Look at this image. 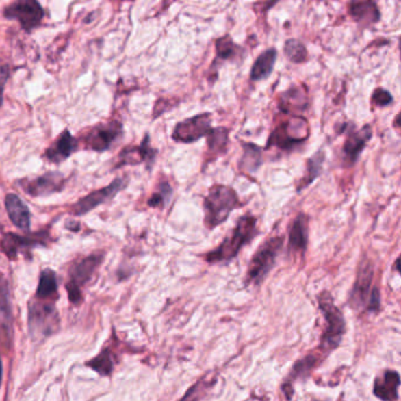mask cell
<instances>
[{
  "mask_svg": "<svg viewBox=\"0 0 401 401\" xmlns=\"http://www.w3.org/2000/svg\"><path fill=\"white\" fill-rule=\"evenodd\" d=\"M11 307L6 285L0 284V341L8 344L11 338Z\"/></svg>",
  "mask_w": 401,
  "mask_h": 401,
  "instance_id": "7402d4cb",
  "label": "cell"
},
{
  "mask_svg": "<svg viewBox=\"0 0 401 401\" xmlns=\"http://www.w3.org/2000/svg\"><path fill=\"white\" fill-rule=\"evenodd\" d=\"M276 55H278L276 50L270 49V50L263 52L257 58L251 70V79L253 81L266 79L268 75H271L274 64H276Z\"/></svg>",
  "mask_w": 401,
  "mask_h": 401,
  "instance_id": "603a6c76",
  "label": "cell"
},
{
  "mask_svg": "<svg viewBox=\"0 0 401 401\" xmlns=\"http://www.w3.org/2000/svg\"><path fill=\"white\" fill-rule=\"evenodd\" d=\"M325 160V153L322 151H319L318 153L312 155L311 158L307 160V171H306L305 176L302 177L300 183L298 184L297 191L304 190L306 186L313 183L314 179H317L318 177L320 176L322 171V164Z\"/></svg>",
  "mask_w": 401,
  "mask_h": 401,
  "instance_id": "d4e9b609",
  "label": "cell"
},
{
  "mask_svg": "<svg viewBox=\"0 0 401 401\" xmlns=\"http://www.w3.org/2000/svg\"><path fill=\"white\" fill-rule=\"evenodd\" d=\"M319 306L327 324L326 331L322 335V347L325 348V351H331L335 346H338L339 341L343 337L345 322L343 314L335 305L330 293L324 292L319 296Z\"/></svg>",
  "mask_w": 401,
  "mask_h": 401,
  "instance_id": "277c9868",
  "label": "cell"
},
{
  "mask_svg": "<svg viewBox=\"0 0 401 401\" xmlns=\"http://www.w3.org/2000/svg\"><path fill=\"white\" fill-rule=\"evenodd\" d=\"M240 205L238 194L233 188L225 185H214L209 188V194L204 200L206 226L209 229L217 227Z\"/></svg>",
  "mask_w": 401,
  "mask_h": 401,
  "instance_id": "7a4b0ae2",
  "label": "cell"
},
{
  "mask_svg": "<svg viewBox=\"0 0 401 401\" xmlns=\"http://www.w3.org/2000/svg\"><path fill=\"white\" fill-rule=\"evenodd\" d=\"M125 186V181L124 180L116 179L113 183L106 186V187L94 191V192L84 196L83 199H80L75 206H73V212L77 216H83V214H88L91 209H96V206L101 205L106 200L111 199L112 196H116L120 190H122Z\"/></svg>",
  "mask_w": 401,
  "mask_h": 401,
  "instance_id": "9c48e42d",
  "label": "cell"
},
{
  "mask_svg": "<svg viewBox=\"0 0 401 401\" xmlns=\"http://www.w3.org/2000/svg\"><path fill=\"white\" fill-rule=\"evenodd\" d=\"M284 53L286 58L293 64L305 63L309 58V53L306 50L305 45L299 42L298 39H289L285 42Z\"/></svg>",
  "mask_w": 401,
  "mask_h": 401,
  "instance_id": "83f0119b",
  "label": "cell"
},
{
  "mask_svg": "<svg viewBox=\"0 0 401 401\" xmlns=\"http://www.w3.org/2000/svg\"><path fill=\"white\" fill-rule=\"evenodd\" d=\"M29 322L32 335H47L57 322V313L52 305L32 304L29 307Z\"/></svg>",
  "mask_w": 401,
  "mask_h": 401,
  "instance_id": "7c38bea8",
  "label": "cell"
},
{
  "mask_svg": "<svg viewBox=\"0 0 401 401\" xmlns=\"http://www.w3.org/2000/svg\"><path fill=\"white\" fill-rule=\"evenodd\" d=\"M4 16L12 21H19L23 29L29 31L40 24L44 17V10L36 0H21L10 4L5 9Z\"/></svg>",
  "mask_w": 401,
  "mask_h": 401,
  "instance_id": "52a82bcc",
  "label": "cell"
},
{
  "mask_svg": "<svg viewBox=\"0 0 401 401\" xmlns=\"http://www.w3.org/2000/svg\"><path fill=\"white\" fill-rule=\"evenodd\" d=\"M40 238V237H39ZM38 237H19L17 234H6L3 242H1V247L4 250L5 253L9 255L11 259H14L17 257L19 250L23 248H29V247L36 246L40 243V239Z\"/></svg>",
  "mask_w": 401,
  "mask_h": 401,
  "instance_id": "cb8c5ba5",
  "label": "cell"
},
{
  "mask_svg": "<svg viewBox=\"0 0 401 401\" xmlns=\"http://www.w3.org/2000/svg\"><path fill=\"white\" fill-rule=\"evenodd\" d=\"M284 244V239L279 237L268 239L255 252L252 258L248 271H247V281L252 284H259L260 281L271 271L273 265L276 263V255H279L280 250Z\"/></svg>",
  "mask_w": 401,
  "mask_h": 401,
  "instance_id": "3957f363",
  "label": "cell"
},
{
  "mask_svg": "<svg viewBox=\"0 0 401 401\" xmlns=\"http://www.w3.org/2000/svg\"><path fill=\"white\" fill-rule=\"evenodd\" d=\"M373 279L372 263L368 260H363L360 263L359 272L357 276L353 291L351 294V304L353 307L358 309L364 305L365 301L368 299V292L371 289Z\"/></svg>",
  "mask_w": 401,
  "mask_h": 401,
  "instance_id": "5bb4252c",
  "label": "cell"
},
{
  "mask_svg": "<svg viewBox=\"0 0 401 401\" xmlns=\"http://www.w3.org/2000/svg\"><path fill=\"white\" fill-rule=\"evenodd\" d=\"M88 365L96 372L101 373V376H109L113 371L112 357L107 350L101 352V354L91 360Z\"/></svg>",
  "mask_w": 401,
  "mask_h": 401,
  "instance_id": "4dcf8cb0",
  "label": "cell"
},
{
  "mask_svg": "<svg viewBox=\"0 0 401 401\" xmlns=\"http://www.w3.org/2000/svg\"><path fill=\"white\" fill-rule=\"evenodd\" d=\"M309 242V217L300 214L294 219L289 229V248L294 252H304Z\"/></svg>",
  "mask_w": 401,
  "mask_h": 401,
  "instance_id": "ac0fdd59",
  "label": "cell"
},
{
  "mask_svg": "<svg viewBox=\"0 0 401 401\" xmlns=\"http://www.w3.org/2000/svg\"><path fill=\"white\" fill-rule=\"evenodd\" d=\"M216 50H217V55L219 58L227 60V59H231L235 55L237 51L239 50V47L234 44L230 36H225V37L217 39Z\"/></svg>",
  "mask_w": 401,
  "mask_h": 401,
  "instance_id": "1f68e13d",
  "label": "cell"
},
{
  "mask_svg": "<svg viewBox=\"0 0 401 401\" xmlns=\"http://www.w3.org/2000/svg\"><path fill=\"white\" fill-rule=\"evenodd\" d=\"M348 12L361 25H372L380 19V11L373 1H353L350 4Z\"/></svg>",
  "mask_w": 401,
  "mask_h": 401,
  "instance_id": "d6986e66",
  "label": "cell"
},
{
  "mask_svg": "<svg viewBox=\"0 0 401 401\" xmlns=\"http://www.w3.org/2000/svg\"><path fill=\"white\" fill-rule=\"evenodd\" d=\"M57 291H58V283H57L55 272L45 270L42 272L39 280L37 293H36L37 297L42 299L57 297Z\"/></svg>",
  "mask_w": 401,
  "mask_h": 401,
  "instance_id": "4316f807",
  "label": "cell"
},
{
  "mask_svg": "<svg viewBox=\"0 0 401 401\" xmlns=\"http://www.w3.org/2000/svg\"><path fill=\"white\" fill-rule=\"evenodd\" d=\"M307 107V93L304 86H293L280 96V109L285 112H297Z\"/></svg>",
  "mask_w": 401,
  "mask_h": 401,
  "instance_id": "ffe728a7",
  "label": "cell"
},
{
  "mask_svg": "<svg viewBox=\"0 0 401 401\" xmlns=\"http://www.w3.org/2000/svg\"><path fill=\"white\" fill-rule=\"evenodd\" d=\"M155 157V151L151 148L150 146V137L148 134L145 135L144 142H142L140 146L129 147L122 151L120 155L122 159V164L126 165H135V164H140L142 161H153Z\"/></svg>",
  "mask_w": 401,
  "mask_h": 401,
  "instance_id": "44dd1931",
  "label": "cell"
},
{
  "mask_svg": "<svg viewBox=\"0 0 401 401\" xmlns=\"http://www.w3.org/2000/svg\"><path fill=\"white\" fill-rule=\"evenodd\" d=\"M372 129L371 125H365L360 131H352L348 134L345 145H344V155H345V164L347 166L354 165L360 153L364 151L367 145L368 140L372 138Z\"/></svg>",
  "mask_w": 401,
  "mask_h": 401,
  "instance_id": "4fadbf2b",
  "label": "cell"
},
{
  "mask_svg": "<svg viewBox=\"0 0 401 401\" xmlns=\"http://www.w3.org/2000/svg\"><path fill=\"white\" fill-rule=\"evenodd\" d=\"M393 101V96L389 91H386L384 88H376V91L372 94V103L376 106H389Z\"/></svg>",
  "mask_w": 401,
  "mask_h": 401,
  "instance_id": "e575fe53",
  "label": "cell"
},
{
  "mask_svg": "<svg viewBox=\"0 0 401 401\" xmlns=\"http://www.w3.org/2000/svg\"><path fill=\"white\" fill-rule=\"evenodd\" d=\"M309 130V124L305 118L292 116L287 122H281L273 131L268 138L266 147H279L280 150L289 151L298 146L299 144L307 140L305 137L298 135V131Z\"/></svg>",
  "mask_w": 401,
  "mask_h": 401,
  "instance_id": "5b68a950",
  "label": "cell"
},
{
  "mask_svg": "<svg viewBox=\"0 0 401 401\" xmlns=\"http://www.w3.org/2000/svg\"><path fill=\"white\" fill-rule=\"evenodd\" d=\"M244 155L240 166L247 171L255 172L261 164V150L255 144H243Z\"/></svg>",
  "mask_w": 401,
  "mask_h": 401,
  "instance_id": "f1b7e54d",
  "label": "cell"
},
{
  "mask_svg": "<svg viewBox=\"0 0 401 401\" xmlns=\"http://www.w3.org/2000/svg\"><path fill=\"white\" fill-rule=\"evenodd\" d=\"M257 233V219L251 214L244 216L239 219L232 233L220 244V246L205 255L206 261L220 263L233 259L242 250V247L251 242Z\"/></svg>",
  "mask_w": 401,
  "mask_h": 401,
  "instance_id": "6da1fadb",
  "label": "cell"
},
{
  "mask_svg": "<svg viewBox=\"0 0 401 401\" xmlns=\"http://www.w3.org/2000/svg\"><path fill=\"white\" fill-rule=\"evenodd\" d=\"M101 261V257L91 255L85 259L80 260L71 268L70 271L71 281L66 285V289L72 302H78L81 299L80 286L88 283Z\"/></svg>",
  "mask_w": 401,
  "mask_h": 401,
  "instance_id": "ba28073f",
  "label": "cell"
},
{
  "mask_svg": "<svg viewBox=\"0 0 401 401\" xmlns=\"http://www.w3.org/2000/svg\"><path fill=\"white\" fill-rule=\"evenodd\" d=\"M400 386V376L394 371H387L384 376L378 378L374 384V394L384 401H396L398 389Z\"/></svg>",
  "mask_w": 401,
  "mask_h": 401,
  "instance_id": "e0dca14e",
  "label": "cell"
},
{
  "mask_svg": "<svg viewBox=\"0 0 401 401\" xmlns=\"http://www.w3.org/2000/svg\"><path fill=\"white\" fill-rule=\"evenodd\" d=\"M216 384V379L214 378H211L209 379V376H205V378H203L201 380L198 381L193 387L188 389V392L186 393V396H185L183 399L180 401H199L201 397H204L205 396V393L209 391V389H212V386Z\"/></svg>",
  "mask_w": 401,
  "mask_h": 401,
  "instance_id": "f546056e",
  "label": "cell"
},
{
  "mask_svg": "<svg viewBox=\"0 0 401 401\" xmlns=\"http://www.w3.org/2000/svg\"><path fill=\"white\" fill-rule=\"evenodd\" d=\"M227 144H229V130L225 127L212 129L207 135L209 153H211L214 158L225 153Z\"/></svg>",
  "mask_w": 401,
  "mask_h": 401,
  "instance_id": "484cf974",
  "label": "cell"
},
{
  "mask_svg": "<svg viewBox=\"0 0 401 401\" xmlns=\"http://www.w3.org/2000/svg\"><path fill=\"white\" fill-rule=\"evenodd\" d=\"M64 184V177L57 172H51L36 179L21 183L25 192L32 196H45L58 192L63 188Z\"/></svg>",
  "mask_w": 401,
  "mask_h": 401,
  "instance_id": "8fae6325",
  "label": "cell"
},
{
  "mask_svg": "<svg viewBox=\"0 0 401 401\" xmlns=\"http://www.w3.org/2000/svg\"><path fill=\"white\" fill-rule=\"evenodd\" d=\"M122 131L120 124L109 122L106 125L98 126L94 130L91 131L85 138V142L91 150L99 152L109 150L113 142L122 135Z\"/></svg>",
  "mask_w": 401,
  "mask_h": 401,
  "instance_id": "30bf717a",
  "label": "cell"
},
{
  "mask_svg": "<svg viewBox=\"0 0 401 401\" xmlns=\"http://www.w3.org/2000/svg\"><path fill=\"white\" fill-rule=\"evenodd\" d=\"M173 194V190L168 184V181H164L159 186V191L151 196L148 200V205L152 207H163L166 205Z\"/></svg>",
  "mask_w": 401,
  "mask_h": 401,
  "instance_id": "d6a6232c",
  "label": "cell"
},
{
  "mask_svg": "<svg viewBox=\"0 0 401 401\" xmlns=\"http://www.w3.org/2000/svg\"><path fill=\"white\" fill-rule=\"evenodd\" d=\"M212 114L209 112L201 113L196 117L188 118L180 122L174 127L173 139L179 142H193L203 138L204 135H209L212 125Z\"/></svg>",
  "mask_w": 401,
  "mask_h": 401,
  "instance_id": "8992f818",
  "label": "cell"
},
{
  "mask_svg": "<svg viewBox=\"0 0 401 401\" xmlns=\"http://www.w3.org/2000/svg\"><path fill=\"white\" fill-rule=\"evenodd\" d=\"M9 79V70L6 67H3L0 70V106L3 104V93H4L5 84Z\"/></svg>",
  "mask_w": 401,
  "mask_h": 401,
  "instance_id": "d590c367",
  "label": "cell"
},
{
  "mask_svg": "<svg viewBox=\"0 0 401 401\" xmlns=\"http://www.w3.org/2000/svg\"><path fill=\"white\" fill-rule=\"evenodd\" d=\"M6 211L11 222L21 230H29L31 226V214L25 204L16 194H9L5 200Z\"/></svg>",
  "mask_w": 401,
  "mask_h": 401,
  "instance_id": "2e32d148",
  "label": "cell"
},
{
  "mask_svg": "<svg viewBox=\"0 0 401 401\" xmlns=\"http://www.w3.org/2000/svg\"><path fill=\"white\" fill-rule=\"evenodd\" d=\"M78 142L68 131H64L53 145L47 151V157L51 163H62L77 150Z\"/></svg>",
  "mask_w": 401,
  "mask_h": 401,
  "instance_id": "9a60e30c",
  "label": "cell"
},
{
  "mask_svg": "<svg viewBox=\"0 0 401 401\" xmlns=\"http://www.w3.org/2000/svg\"><path fill=\"white\" fill-rule=\"evenodd\" d=\"M318 357L315 354H309L305 357L304 359L298 361L297 365L293 368V376H305L312 368L317 365Z\"/></svg>",
  "mask_w": 401,
  "mask_h": 401,
  "instance_id": "836d02e7",
  "label": "cell"
}]
</instances>
